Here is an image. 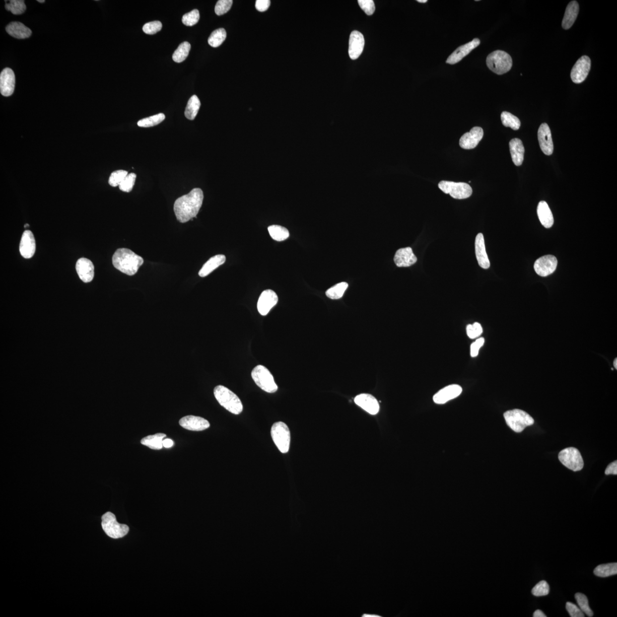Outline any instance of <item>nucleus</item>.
Wrapping results in <instances>:
<instances>
[{
	"label": "nucleus",
	"mask_w": 617,
	"mask_h": 617,
	"mask_svg": "<svg viewBox=\"0 0 617 617\" xmlns=\"http://www.w3.org/2000/svg\"><path fill=\"white\" fill-rule=\"evenodd\" d=\"M15 75L11 68L4 69L0 75V92L4 96L12 95L15 88Z\"/></svg>",
	"instance_id": "obj_16"
},
{
	"label": "nucleus",
	"mask_w": 617,
	"mask_h": 617,
	"mask_svg": "<svg viewBox=\"0 0 617 617\" xmlns=\"http://www.w3.org/2000/svg\"><path fill=\"white\" fill-rule=\"evenodd\" d=\"M27 227H29V225H28V224H26V225H24V227H25V228H27Z\"/></svg>",
	"instance_id": "obj_59"
},
{
	"label": "nucleus",
	"mask_w": 617,
	"mask_h": 617,
	"mask_svg": "<svg viewBox=\"0 0 617 617\" xmlns=\"http://www.w3.org/2000/svg\"><path fill=\"white\" fill-rule=\"evenodd\" d=\"M559 459L565 466L574 471L581 470L584 466L580 451L576 448H568L561 451Z\"/></svg>",
	"instance_id": "obj_10"
},
{
	"label": "nucleus",
	"mask_w": 617,
	"mask_h": 617,
	"mask_svg": "<svg viewBox=\"0 0 617 617\" xmlns=\"http://www.w3.org/2000/svg\"><path fill=\"white\" fill-rule=\"evenodd\" d=\"M225 261H226V257L223 254H218L212 257L203 265L201 269L199 271V276L201 278H205L217 268L224 264Z\"/></svg>",
	"instance_id": "obj_30"
},
{
	"label": "nucleus",
	"mask_w": 617,
	"mask_h": 617,
	"mask_svg": "<svg viewBox=\"0 0 617 617\" xmlns=\"http://www.w3.org/2000/svg\"><path fill=\"white\" fill-rule=\"evenodd\" d=\"M355 402L357 405L370 415H376L379 412V403L377 399L372 395L361 394L356 397Z\"/></svg>",
	"instance_id": "obj_20"
},
{
	"label": "nucleus",
	"mask_w": 617,
	"mask_h": 617,
	"mask_svg": "<svg viewBox=\"0 0 617 617\" xmlns=\"http://www.w3.org/2000/svg\"><path fill=\"white\" fill-rule=\"evenodd\" d=\"M550 587L545 581H540L536 585L533 589H532L531 593L535 597L545 596L550 593Z\"/></svg>",
	"instance_id": "obj_43"
},
{
	"label": "nucleus",
	"mask_w": 617,
	"mask_h": 617,
	"mask_svg": "<svg viewBox=\"0 0 617 617\" xmlns=\"http://www.w3.org/2000/svg\"><path fill=\"white\" fill-rule=\"evenodd\" d=\"M136 179V174L133 173L127 174L125 179L119 186V188L124 192L129 193L132 190Z\"/></svg>",
	"instance_id": "obj_45"
},
{
	"label": "nucleus",
	"mask_w": 617,
	"mask_h": 617,
	"mask_svg": "<svg viewBox=\"0 0 617 617\" xmlns=\"http://www.w3.org/2000/svg\"><path fill=\"white\" fill-rule=\"evenodd\" d=\"M466 331L468 337L471 339H474L479 337L482 334L483 329L479 323L475 322L473 324H469L467 326Z\"/></svg>",
	"instance_id": "obj_47"
},
{
	"label": "nucleus",
	"mask_w": 617,
	"mask_h": 617,
	"mask_svg": "<svg viewBox=\"0 0 617 617\" xmlns=\"http://www.w3.org/2000/svg\"><path fill=\"white\" fill-rule=\"evenodd\" d=\"M9 35L18 39H25L32 35L31 30L20 22H12L6 27Z\"/></svg>",
	"instance_id": "obj_28"
},
{
	"label": "nucleus",
	"mask_w": 617,
	"mask_h": 617,
	"mask_svg": "<svg viewBox=\"0 0 617 617\" xmlns=\"http://www.w3.org/2000/svg\"><path fill=\"white\" fill-rule=\"evenodd\" d=\"M605 473L606 475L617 474V461H615L608 465L606 468Z\"/></svg>",
	"instance_id": "obj_53"
},
{
	"label": "nucleus",
	"mask_w": 617,
	"mask_h": 617,
	"mask_svg": "<svg viewBox=\"0 0 617 617\" xmlns=\"http://www.w3.org/2000/svg\"><path fill=\"white\" fill-rule=\"evenodd\" d=\"M102 527L109 537L114 539L124 537L129 531L128 526L119 523L115 515L111 512L105 513L102 516Z\"/></svg>",
	"instance_id": "obj_7"
},
{
	"label": "nucleus",
	"mask_w": 617,
	"mask_h": 617,
	"mask_svg": "<svg viewBox=\"0 0 617 617\" xmlns=\"http://www.w3.org/2000/svg\"><path fill=\"white\" fill-rule=\"evenodd\" d=\"M199 18V11L197 10H194L183 16L182 22L186 26H193L198 22Z\"/></svg>",
	"instance_id": "obj_44"
},
{
	"label": "nucleus",
	"mask_w": 617,
	"mask_h": 617,
	"mask_svg": "<svg viewBox=\"0 0 617 617\" xmlns=\"http://www.w3.org/2000/svg\"><path fill=\"white\" fill-rule=\"evenodd\" d=\"M37 2H39V3H45L44 0H41V1H40V0H38V1H37Z\"/></svg>",
	"instance_id": "obj_58"
},
{
	"label": "nucleus",
	"mask_w": 617,
	"mask_h": 617,
	"mask_svg": "<svg viewBox=\"0 0 617 617\" xmlns=\"http://www.w3.org/2000/svg\"><path fill=\"white\" fill-rule=\"evenodd\" d=\"M6 8L7 11H11L13 14L16 15L23 14L27 9L23 0H12L10 3L6 4Z\"/></svg>",
	"instance_id": "obj_40"
},
{
	"label": "nucleus",
	"mask_w": 617,
	"mask_h": 617,
	"mask_svg": "<svg viewBox=\"0 0 617 617\" xmlns=\"http://www.w3.org/2000/svg\"><path fill=\"white\" fill-rule=\"evenodd\" d=\"M358 3L361 9L368 16L372 15L376 10L373 0H359Z\"/></svg>",
	"instance_id": "obj_49"
},
{
	"label": "nucleus",
	"mask_w": 617,
	"mask_h": 617,
	"mask_svg": "<svg viewBox=\"0 0 617 617\" xmlns=\"http://www.w3.org/2000/svg\"><path fill=\"white\" fill-rule=\"evenodd\" d=\"M506 424L513 431L521 433L526 427L534 423L533 418L525 411L514 409L506 412L504 415Z\"/></svg>",
	"instance_id": "obj_5"
},
{
	"label": "nucleus",
	"mask_w": 617,
	"mask_h": 617,
	"mask_svg": "<svg viewBox=\"0 0 617 617\" xmlns=\"http://www.w3.org/2000/svg\"><path fill=\"white\" fill-rule=\"evenodd\" d=\"M348 288V283L345 282L339 283L328 289L326 292V295L332 300L341 299Z\"/></svg>",
	"instance_id": "obj_38"
},
{
	"label": "nucleus",
	"mask_w": 617,
	"mask_h": 617,
	"mask_svg": "<svg viewBox=\"0 0 617 617\" xmlns=\"http://www.w3.org/2000/svg\"><path fill=\"white\" fill-rule=\"evenodd\" d=\"M484 338H479L471 345L470 355L471 357H475L478 356L480 348L484 346Z\"/></svg>",
	"instance_id": "obj_51"
},
{
	"label": "nucleus",
	"mask_w": 617,
	"mask_h": 617,
	"mask_svg": "<svg viewBox=\"0 0 617 617\" xmlns=\"http://www.w3.org/2000/svg\"><path fill=\"white\" fill-rule=\"evenodd\" d=\"M418 2L420 3H426L428 1L427 0H418Z\"/></svg>",
	"instance_id": "obj_57"
},
{
	"label": "nucleus",
	"mask_w": 617,
	"mask_h": 617,
	"mask_svg": "<svg viewBox=\"0 0 617 617\" xmlns=\"http://www.w3.org/2000/svg\"><path fill=\"white\" fill-rule=\"evenodd\" d=\"M252 377L256 384L267 393H273L278 390L271 373L264 366L257 365L252 372Z\"/></svg>",
	"instance_id": "obj_6"
},
{
	"label": "nucleus",
	"mask_w": 617,
	"mask_h": 617,
	"mask_svg": "<svg viewBox=\"0 0 617 617\" xmlns=\"http://www.w3.org/2000/svg\"><path fill=\"white\" fill-rule=\"evenodd\" d=\"M475 252L476 259L480 267L484 269H489L491 266L490 261L488 256L485 248L484 237L482 233H478L476 236L475 241Z\"/></svg>",
	"instance_id": "obj_24"
},
{
	"label": "nucleus",
	"mask_w": 617,
	"mask_h": 617,
	"mask_svg": "<svg viewBox=\"0 0 617 617\" xmlns=\"http://www.w3.org/2000/svg\"><path fill=\"white\" fill-rule=\"evenodd\" d=\"M480 42L481 41L478 38H474L473 41L459 46L447 59L446 63H449L451 65L456 64V63L460 61L463 58L466 56L467 54H469L472 50L477 47L480 44Z\"/></svg>",
	"instance_id": "obj_18"
},
{
	"label": "nucleus",
	"mask_w": 617,
	"mask_h": 617,
	"mask_svg": "<svg viewBox=\"0 0 617 617\" xmlns=\"http://www.w3.org/2000/svg\"><path fill=\"white\" fill-rule=\"evenodd\" d=\"M595 576L599 577H607L616 575L617 564L611 563L598 565L594 570Z\"/></svg>",
	"instance_id": "obj_33"
},
{
	"label": "nucleus",
	"mask_w": 617,
	"mask_h": 617,
	"mask_svg": "<svg viewBox=\"0 0 617 617\" xmlns=\"http://www.w3.org/2000/svg\"><path fill=\"white\" fill-rule=\"evenodd\" d=\"M510 152L513 163L516 166L522 164L524 159L525 148L521 140L513 139L509 143Z\"/></svg>",
	"instance_id": "obj_27"
},
{
	"label": "nucleus",
	"mask_w": 617,
	"mask_h": 617,
	"mask_svg": "<svg viewBox=\"0 0 617 617\" xmlns=\"http://www.w3.org/2000/svg\"><path fill=\"white\" fill-rule=\"evenodd\" d=\"M278 296L274 291L270 289L263 291L259 296L258 301V312L262 316H266L270 310L278 304Z\"/></svg>",
	"instance_id": "obj_13"
},
{
	"label": "nucleus",
	"mask_w": 617,
	"mask_h": 617,
	"mask_svg": "<svg viewBox=\"0 0 617 617\" xmlns=\"http://www.w3.org/2000/svg\"><path fill=\"white\" fill-rule=\"evenodd\" d=\"M271 436L278 449L283 454L289 452L291 444V433L286 424L276 423L271 428Z\"/></svg>",
	"instance_id": "obj_8"
},
{
	"label": "nucleus",
	"mask_w": 617,
	"mask_h": 617,
	"mask_svg": "<svg viewBox=\"0 0 617 617\" xmlns=\"http://www.w3.org/2000/svg\"><path fill=\"white\" fill-rule=\"evenodd\" d=\"M200 106L201 103L198 97L196 95L191 96L185 109V117L190 120H193L198 114Z\"/></svg>",
	"instance_id": "obj_32"
},
{
	"label": "nucleus",
	"mask_w": 617,
	"mask_h": 617,
	"mask_svg": "<svg viewBox=\"0 0 617 617\" xmlns=\"http://www.w3.org/2000/svg\"><path fill=\"white\" fill-rule=\"evenodd\" d=\"M591 67V60L588 56H582L575 63L571 71V79L575 84L584 82L588 77Z\"/></svg>",
	"instance_id": "obj_11"
},
{
	"label": "nucleus",
	"mask_w": 617,
	"mask_h": 617,
	"mask_svg": "<svg viewBox=\"0 0 617 617\" xmlns=\"http://www.w3.org/2000/svg\"><path fill=\"white\" fill-rule=\"evenodd\" d=\"M269 235L273 240L277 241H283L287 240L289 237L288 230L280 225H273L268 227Z\"/></svg>",
	"instance_id": "obj_34"
},
{
	"label": "nucleus",
	"mask_w": 617,
	"mask_h": 617,
	"mask_svg": "<svg viewBox=\"0 0 617 617\" xmlns=\"http://www.w3.org/2000/svg\"><path fill=\"white\" fill-rule=\"evenodd\" d=\"M484 136V130L481 127H473L469 132L463 134L459 140V146L464 150H472L478 146Z\"/></svg>",
	"instance_id": "obj_15"
},
{
	"label": "nucleus",
	"mask_w": 617,
	"mask_h": 617,
	"mask_svg": "<svg viewBox=\"0 0 617 617\" xmlns=\"http://www.w3.org/2000/svg\"><path fill=\"white\" fill-rule=\"evenodd\" d=\"M557 263V258L553 255H547L540 257L536 260L534 268L538 275L541 277H546L554 273L556 270Z\"/></svg>",
	"instance_id": "obj_12"
},
{
	"label": "nucleus",
	"mask_w": 617,
	"mask_h": 617,
	"mask_svg": "<svg viewBox=\"0 0 617 617\" xmlns=\"http://www.w3.org/2000/svg\"><path fill=\"white\" fill-rule=\"evenodd\" d=\"M179 424L183 428L191 431H202L210 427L209 421L194 416L184 417L180 420Z\"/></svg>",
	"instance_id": "obj_17"
},
{
	"label": "nucleus",
	"mask_w": 617,
	"mask_h": 617,
	"mask_svg": "<svg viewBox=\"0 0 617 617\" xmlns=\"http://www.w3.org/2000/svg\"><path fill=\"white\" fill-rule=\"evenodd\" d=\"M36 251V242L35 237L31 231H25L20 244V252L25 258H31L35 254Z\"/></svg>",
	"instance_id": "obj_23"
},
{
	"label": "nucleus",
	"mask_w": 617,
	"mask_h": 617,
	"mask_svg": "<svg viewBox=\"0 0 617 617\" xmlns=\"http://www.w3.org/2000/svg\"><path fill=\"white\" fill-rule=\"evenodd\" d=\"M501 121L505 127H511L514 130L520 129L521 122L519 118L508 112H503L501 116Z\"/></svg>",
	"instance_id": "obj_37"
},
{
	"label": "nucleus",
	"mask_w": 617,
	"mask_h": 617,
	"mask_svg": "<svg viewBox=\"0 0 617 617\" xmlns=\"http://www.w3.org/2000/svg\"><path fill=\"white\" fill-rule=\"evenodd\" d=\"M270 6V1L269 0H257L256 2V8L259 12H265L269 9Z\"/></svg>",
	"instance_id": "obj_52"
},
{
	"label": "nucleus",
	"mask_w": 617,
	"mask_h": 617,
	"mask_svg": "<svg viewBox=\"0 0 617 617\" xmlns=\"http://www.w3.org/2000/svg\"><path fill=\"white\" fill-rule=\"evenodd\" d=\"M349 44V54L351 58H358L363 53L364 48L365 40L363 34L356 31L352 32Z\"/></svg>",
	"instance_id": "obj_21"
},
{
	"label": "nucleus",
	"mask_w": 617,
	"mask_h": 617,
	"mask_svg": "<svg viewBox=\"0 0 617 617\" xmlns=\"http://www.w3.org/2000/svg\"><path fill=\"white\" fill-rule=\"evenodd\" d=\"M538 139L540 148L544 155L551 156L554 150L551 130L546 123L540 125L538 131Z\"/></svg>",
	"instance_id": "obj_14"
},
{
	"label": "nucleus",
	"mask_w": 617,
	"mask_h": 617,
	"mask_svg": "<svg viewBox=\"0 0 617 617\" xmlns=\"http://www.w3.org/2000/svg\"><path fill=\"white\" fill-rule=\"evenodd\" d=\"M113 265L115 268L128 276L137 273L144 263V259L126 248L117 249L113 254Z\"/></svg>",
	"instance_id": "obj_2"
},
{
	"label": "nucleus",
	"mask_w": 617,
	"mask_h": 617,
	"mask_svg": "<svg viewBox=\"0 0 617 617\" xmlns=\"http://www.w3.org/2000/svg\"><path fill=\"white\" fill-rule=\"evenodd\" d=\"M575 598L578 605L579 606L582 611L588 616H593V612L589 606L588 599L586 595L584 594L578 593L576 594Z\"/></svg>",
	"instance_id": "obj_41"
},
{
	"label": "nucleus",
	"mask_w": 617,
	"mask_h": 617,
	"mask_svg": "<svg viewBox=\"0 0 617 617\" xmlns=\"http://www.w3.org/2000/svg\"><path fill=\"white\" fill-rule=\"evenodd\" d=\"M462 389L458 385H451L440 390L433 396V401L437 404H444L458 397Z\"/></svg>",
	"instance_id": "obj_19"
},
{
	"label": "nucleus",
	"mask_w": 617,
	"mask_h": 617,
	"mask_svg": "<svg viewBox=\"0 0 617 617\" xmlns=\"http://www.w3.org/2000/svg\"><path fill=\"white\" fill-rule=\"evenodd\" d=\"M203 193L201 189L195 188L188 194L177 198L174 204V211L179 222L185 223L196 218L201 209Z\"/></svg>",
	"instance_id": "obj_1"
},
{
	"label": "nucleus",
	"mask_w": 617,
	"mask_h": 617,
	"mask_svg": "<svg viewBox=\"0 0 617 617\" xmlns=\"http://www.w3.org/2000/svg\"><path fill=\"white\" fill-rule=\"evenodd\" d=\"M127 174H128L127 172L123 171V170H118V171L112 172L109 178V185L113 187L120 186L121 182L127 176Z\"/></svg>",
	"instance_id": "obj_42"
},
{
	"label": "nucleus",
	"mask_w": 617,
	"mask_h": 617,
	"mask_svg": "<svg viewBox=\"0 0 617 617\" xmlns=\"http://www.w3.org/2000/svg\"><path fill=\"white\" fill-rule=\"evenodd\" d=\"M579 4L576 1H572L569 3L566 9L562 26L565 30H568L573 26L579 14Z\"/></svg>",
	"instance_id": "obj_26"
},
{
	"label": "nucleus",
	"mask_w": 617,
	"mask_h": 617,
	"mask_svg": "<svg viewBox=\"0 0 617 617\" xmlns=\"http://www.w3.org/2000/svg\"><path fill=\"white\" fill-rule=\"evenodd\" d=\"M613 365H614V367L615 368V369H617V359L616 358L614 361Z\"/></svg>",
	"instance_id": "obj_56"
},
{
	"label": "nucleus",
	"mask_w": 617,
	"mask_h": 617,
	"mask_svg": "<svg viewBox=\"0 0 617 617\" xmlns=\"http://www.w3.org/2000/svg\"><path fill=\"white\" fill-rule=\"evenodd\" d=\"M163 25L159 21H152L144 25L143 30L147 35H155L161 31Z\"/></svg>",
	"instance_id": "obj_48"
},
{
	"label": "nucleus",
	"mask_w": 617,
	"mask_h": 617,
	"mask_svg": "<svg viewBox=\"0 0 617 617\" xmlns=\"http://www.w3.org/2000/svg\"><path fill=\"white\" fill-rule=\"evenodd\" d=\"M215 396L221 406L234 415H240L243 410L241 400L233 391L223 385L217 386Z\"/></svg>",
	"instance_id": "obj_3"
},
{
	"label": "nucleus",
	"mask_w": 617,
	"mask_h": 617,
	"mask_svg": "<svg viewBox=\"0 0 617 617\" xmlns=\"http://www.w3.org/2000/svg\"><path fill=\"white\" fill-rule=\"evenodd\" d=\"M227 32L223 28L215 30L208 38V43L214 48H218L226 39Z\"/></svg>",
	"instance_id": "obj_36"
},
{
	"label": "nucleus",
	"mask_w": 617,
	"mask_h": 617,
	"mask_svg": "<svg viewBox=\"0 0 617 617\" xmlns=\"http://www.w3.org/2000/svg\"><path fill=\"white\" fill-rule=\"evenodd\" d=\"M394 261L398 267H408L418 261V258L410 247L398 250L395 254Z\"/></svg>",
	"instance_id": "obj_25"
},
{
	"label": "nucleus",
	"mask_w": 617,
	"mask_h": 617,
	"mask_svg": "<svg viewBox=\"0 0 617 617\" xmlns=\"http://www.w3.org/2000/svg\"><path fill=\"white\" fill-rule=\"evenodd\" d=\"M537 215L540 222L544 228H550L554 224L552 212L546 202H539L537 207Z\"/></svg>",
	"instance_id": "obj_29"
},
{
	"label": "nucleus",
	"mask_w": 617,
	"mask_h": 617,
	"mask_svg": "<svg viewBox=\"0 0 617 617\" xmlns=\"http://www.w3.org/2000/svg\"><path fill=\"white\" fill-rule=\"evenodd\" d=\"M566 608L569 612L570 616L572 617H584V612L582 611L580 607H578L576 605L572 602H568L566 604Z\"/></svg>",
	"instance_id": "obj_50"
},
{
	"label": "nucleus",
	"mask_w": 617,
	"mask_h": 617,
	"mask_svg": "<svg viewBox=\"0 0 617 617\" xmlns=\"http://www.w3.org/2000/svg\"><path fill=\"white\" fill-rule=\"evenodd\" d=\"M232 0H219L215 7V13L217 15H223L231 10L232 6Z\"/></svg>",
	"instance_id": "obj_46"
},
{
	"label": "nucleus",
	"mask_w": 617,
	"mask_h": 617,
	"mask_svg": "<svg viewBox=\"0 0 617 617\" xmlns=\"http://www.w3.org/2000/svg\"><path fill=\"white\" fill-rule=\"evenodd\" d=\"M487 64L489 70L499 75L507 73L513 65V60L510 55L503 50H496L489 54Z\"/></svg>",
	"instance_id": "obj_4"
},
{
	"label": "nucleus",
	"mask_w": 617,
	"mask_h": 617,
	"mask_svg": "<svg viewBox=\"0 0 617 617\" xmlns=\"http://www.w3.org/2000/svg\"><path fill=\"white\" fill-rule=\"evenodd\" d=\"M76 270L81 280L84 283H90L94 278L95 267L92 262L86 258L79 259L76 263Z\"/></svg>",
	"instance_id": "obj_22"
},
{
	"label": "nucleus",
	"mask_w": 617,
	"mask_h": 617,
	"mask_svg": "<svg viewBox=\"0 0 617 617\" xmlns=\"http://www.w3.org/2000/svg\"><path fill=\"white\" fill-rule=\"evenodd\" d=\"M191 45L188 42H182L173 54V61L178 63L184 61L188 57Z\"/></svg>",
	"instance_id": "obj_35"
},
{
	"label": "nucleus",
	"mask_w": 617,
	"mask_h": 617,
	"mask_svg": "<svg viewBox=\"0 0 617 617\" xmlns=\"http://www.w3.org/2000/svg\"><path fill=\"white\" fill-rule=\"evenodd\" d=\"M165 116L164 114L159 113L150 117L142 119V120H140L138 122V125L140 127H152L159 125V123L165 120Z\"/></svg>",
	"instance_id": "obj_39"
},
{
	"label": "nucleus",
	"mask_w": 617,
	"mask_h": 617,
	"mask_svg": "<svg viewBox=\"0 0 617 617\" xmlns=\"http://www.w3.org/2000/svg\"><path fill=\"white\" fill-rule=\"evenodd\" d=\"M163 446L165 448H170L174 445L173 441L171 439H164L163 442Z\"/></svg>",
	"instance_id": "obj_54"
},
{
	"label": "nucleus",
	"mask_w": 617,
	"mask_h": 617,
	"mask_svg": "<svg viewBox=\"0 0 617 617\" xmlns=\"http://www.w3.org/2000/svg\"><path fill=\"white\" fill-rule=\"evenodd\" d=\"M166 436L167 435L164 433H157L154 435L148 436L143 438L141 443L152 449L160 450L163 448V442Z\"/></svg>",
	"instance_id": "obj_31"
},
{
	"label": "nucleus",
	"mask_w": 617,
	"mask_h": 617,
	"mask_svg": "<svg viewBox=\"0 0 617 617\" xmlns=\"http://www.w3.org/2000/svg\"><path fill=\"white\" fill-rule=\"evenodd\" d=\"M533 616L534 617H546V615L544 614L542 611L540 610H537L534 612Z\"/></svg>",
	"instance_id": "obj_55"
},
{
	"label": "nucleus",
	"mask_w": 617,
	"mask_h": 617,
	"mask_svg": "<svg viewBox=\"0 0 617 617\" xmlns=\"http://www.w3.org/2000/svg\"><path fill=\"white\" fill-rule=\"evenodd\" d=\"M438 187L445 193L449 194L451 197L458 199L469 198L473 193L471 186L464 182L442 181Z\"/></svg>",
	"instance_id": "obj_9"
}]
</instances>
